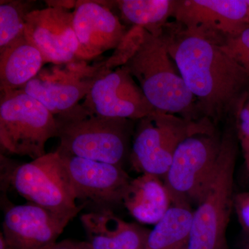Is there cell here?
<instances>
[{
  "mask_svg": "<svg viewBox=\"0 0 249 249\" xmlns=\"http://www.w3.org/2000/svg\"><path fill=\"white\" fill-rule=\"evenodd\" d=\"M91 249H145L150 231L117 217L109 209L82 214Z\"/></svg>",
  "mask_w": 249,
  "mask_h": 249,
  "instance_id": "2e32d148",
  "label": "cell"
},
{
  "mask_svg": "<svg viewBox=\"0 0 249 249\" xmlns=\"http://www.w3.org/2000/svg\"><path fill=\"white\" fill-rule=\"evenodd\" d=\"M240 248L241 249H249V235H245L242 237L240 242Z\"/></svg>",
  "mask_w": 249,
  "mask_h": 249,
  "instance_id": "484cf974",
  "label": "cell"
},
{
  "mask_svg": "<svg viewBox=\"0 0 249 249\" xmlns=\"http://www.w3.org/2000/svg\"><path fill=\"white\" fill-rule=\"evenodd\" d=\"M73 29L78 39V60H90L116 49L127 31L110 8L96 1H77Z\"/></svg>",
  "mask_w": 249,
  "mask_h": 249,
  "instance_id": "9a60e30c",
  "label": "cell"
},
{
  "mask_svg": "<svg viewBox=\"0 0 249 249\" xmlns=\"http://www.w3.org/2000/svg\"><path fill=\"white\" fill-rule=\"evenodd\" d=\"M137 121L129 156L131 166L137 173L159 178L165 176L185 139L214 124L207 119L189 121L157 109Z\"/></svg>",
  "mask_w": 249,
  "mask_h": 249,
  "instance_id": "ba28073f",
  "label": "cell"
},
{
  "mask_svg": "<svg viewBox=\"0 0 249 249\" xmlns=\"http://www.w3.org/2000/svg\"><path fill=\"white\" fill-rule=\"evenodd\" d=\"M73 22V12L66 8L49 6L36 9L26 17L24 36L39 49L46 63L66 65L78 60Z\"/></svg>",
  "mask_w": 249,
  "mask_h": 249,
  "instance_id": "4fadbf2b",
  "label": "cell"
},
{
  "mask_svg": "<svg viewBox=\"0 0 249 249\" xmlns=\"http://www.w3.org/2000/svg\"><path fill=\"white\" fill-rule=\"evenodd\" d=\"M1 181L31 204L60 216L74 218L85 207L77 205L76 192L61 156L55 151L29 163H7Z\"/></svg>",
  "mask_w": 249,
  "mask_h": 249,
  "instance_id": "5b68a950",
  "label": "cell"
},
{
  "mask_svg": "<svg viewBox=\"0 0 249 249\" xmlns=\"http://www.w3.org/2000/svg\"><path fill=\"white\" fill-rule=\"evenodd\" d=\"M219 46L249 73V27L226 37Z\"/></svg>",
  "mask_w": 249,
  "mask_h": 249,
  "instance_id": "603a6c76",
  "label": "cell"
},
{
  "mask_svg": "<svg viewBox=\"0 0 249 249\" xmlns=\"http://www.w3.org/2000/svg\"><path fill=\"white\" fill-rule=\"evenodd\" d=\"M49 249H91L88 242L65 240L57 242Z\"/></svg>",
  "mask_w": 249,
  "mask_h": 249,
  "instance_id": "d4e9b609",
  "label": "cell"
},
{
  "mask_svg": "<svg viewBox=\"0 0 249 249\" xmlns=\"http://www.w3.org/2000/svg\"><path fill=\"white\" fill-rule=\"evenodd\" d=\"M193 212L191 209L172 205L149 232L145 249H186Z\"/></svg>",
  "mask_w": 249,
  "mask_h": 249,
  "instance_id": "ffe728a7",
  "label": "cell"
},
{
  "mask_svg": "<svg viewBox=\"0 0 249 249\" xmlns=\"http://www.w3.org/2000/svg\"><path fill=\"white\" fill-rule=\"evenodd\" d=\"M36 1H1L0 4V51L23 37L26 17L34 10Z\"/></svg>",
  "mask_w": 249,
  "mask_h": 249,
  "instance_id": "44dd1931",
  "label": "cell"
},
{
  "mask_svg": "<svg viewBox=\"0 0 249 249\" xmlns=\"http://www.w3.org/2000/svg\"><path fill=\"white\" fill-rule=\"evenodd\" d=\"M107 68L106 62L89 66L83 60L66 64L65 67L56 65L42 69L22 90L55 116L80 104L98 77Z\"/></svg>",
  "mask_w": 249,
  "mask_h": 249,
  "instance_id": "9c48e42d",
  "label": "cell"
},
{
  "mask_svg": "<svg viewBox=\"0 0 249 249\" xmlns=\"http://www.w3.org/2000/svg\"><path fill=\"white\" fill-rule=\"evenodd\" d=\"M123 67L137 82L157 110L189 121L205 119L161 36L152 35L143 29L138 46Z\"/></svg>",
  "mask_w": 249,
  "mask_h": 249,
  "instance_id": "7a4b0ae2",
  "label": "cell"
},
{
  "mask_svg": "<svg viewBox=\"0 0 249 249\" xmlns=\"http://www.w3.org/2000/svg\"><path fill=\"white\" fill-rule=\"evenodd\" d=\"M161 37L205 119L214 125L231 119L249 91V73L220 46L194 35L176 21Z\"/></svg>",
  "mask_w": 249,
  "mask_h": 249,
  "instance_id": "6da1fadb",
  "label": "cell"
},
{
  "mask_svg": "<svg viewBox=\"0 0 249 249\" xmlns=\"http://www.w3.org/2000/svg\"><path fill=\"white\" fill-rule=\"evenodd\" d=\"M59 154L66 165L77 199L101 206L123 203L132 178L122 166Z\"/></svg>",
  "mask_w": 249,
  "mask_h": 249,
  "instance_id": "5bb4252c",
  "label": "cell"
},
{
  "mask_svg": "<svg viewBox=\"0 0 249 249\" xmlns=\"http://www.w3.org/2000/svg\"><path fill=\"white\" fill-rule=\"evenodd\" d=\"M247 2L249 5V0H247Z\"/></svg>",
  "mask_w": 249,
  "mask_h": 249,
  "instance_id": "83f0119b",
  "label": "cell"
},
{
  "mask_svg": "<svg viewBox=\"0 0 249 249\" xmlns=\"http://www.w3.org/2000/svg\"><path fill=\"white\" fill-rule=\"evenodd\" d=\"M58 137L55 116L24 90L1 92L0 146L1 155H45L49 139Z\"/></svg>",
  "mask_w": 249,
  "mask_h": 249,
  "instance_id": "52a82bcc",
  "label": "cell"
},
{
  "mask_svg": "<svg viewBox=\"0 0 249 249\" xmlns=\"http://www.w3.org/2000/svg\"><path fill=\"white\" fill-rule=\"evenodd\" d=\"M73 219L33 204L8 205L4 211L0 249H49Z\"/></svg>",
  "mask_w": 249,
  "mask_h": 249,
  "instance_id": "7c38bea8",
  "label": "cell"
},
{
  "mask_svg": "<svg viewBox=\"0 0 249 249\" xmlns=\"http://www.w3.org/2000/svg\"><path fill=\"white\" fill-rule=\"evenodd\" d=\"M221 139L212 124L179 144L163 177L173 206L192 209L202 201L217 166Z\"/></svg>",
  "mask_w": 249,
  "mask_h": 249,
  "instance_id": "8992f818",
  "label": "cell"
},
{
  "mask_svg": "<svg viewBox=\"0 0 249 249\" xmlns=\"http://www.w3.org/2000/svg\"><path fill=\"white\" fill-rule=\"evenodd\" d=\"M225 124L217 166L206 196L193 212L186 249H227V230L234 209V173L239 142L232 119Z\"/></svg>",
  "mask_w": 249,
  "mask_h": 249,
  "instance_id": "277c9868",
  "label": "cell"
},
{
  "mask_svg": "<svg viewBox=\"0 0 249 249\" xmlns=\"http://www.w3.org/2000/svg\"><path fill=\"white\" fill-rule=\"evenodd\" d=\"M123 203L134 219L147 224H157L173 205L163 181L150 174L132 178Z\"/></svg>",
  "mask_w": 249,
  "mask_h": 249,
  "instance_id": "e0dca14e",
  "label": "cell"
},
{
  "mask_svg": "<svg viewBox=\"0 0 249 249\" xmlns=\"http://www.w3.org/2000/svg\"><path fill=\"white\" fill-rule=\"evenodd\" d=\"M80 103L93 114L134 121L156 110L137 82L123 66L105 70Z\"/></svg>",
  "mask_w": 249,
  "mask_h": 249,
  "instance_id": "30bf717a",
  "label": "cell"
},
{
  "mask_svg": "<svg viewBox=\"0 0 249 249\" xmlns=\"http://www.w3.org/2000/svg\"><path fill=\"white\" fill-rule=\"evenodd\" d=\"M55 118L59 153L122 167L129 158L134 121L93 114L81 103Z\"/></svg>",
  "mask_w": 249,
  "mask_h": 249,
  "instance_id": "3957f363",
  "label": "cell"
},
{
  "mask_svg": "<svg viewBox=\"0 0 249 249\" xmlns=\"http://www.w3.org/2000/svg\"><path fill=\"white\" fill-rule=\"evenodd\" d=\"M173 18L194 35L220 45L249 27L247 0H178Z\"/></svg>",
  "mask_w": 249,
  "mask_h": 249,
  "instance_id": "8fae6325",
  "label": "cell"
},
{
  "mask_svg": "<svg viewBox=\"0 0 249 249\" xmlns=\"http://www.w3.org/2000/svg\"><path fill=\"white\" fill-rule=\"evenodd\" d=\"M232 121L247 171L249 168V91L239 103Z\"/></svg>",
  "mask_w": 249,
  "mask_h": 249,
  "instance_id": "7402d4cb",
  "label": "cell"
},
{
  "mask_svg": "<svg viewBox=\"0 0 249 249\" xmlns=\"http://www.w3.org/2000/svg\"><path fill=\"white\" fill-rule=\"evenodd\" d=\"M247 178H248V181H249V168L248 170H247Z\"/></svg>",
  "mask_w": 249,
  "mask_h": 249,
  "instance_id": "4316f807",
  "label": "cell"
},
{
  "mask_svg": "<svg viewBox=\"0 0 249 249\" xmlns=\"http://www.w3.org/2000/svg\"><path fill=\"white\" fill-rule=\"evenodd\" d=\"M114 2L127 24L160 36L168 19L173 18L178 0H120Z\"/></svg>",
  "mask_w": 249,
  "mask_h": 249,
  "instance_id": "d6986e66",
  "label": "cell"
},
{
  "mask_svg": "<svg viewBox=\"0 0 249 249\" xmlns=\"http://www.w3.org/2000/svg\"><path fill=\"white\" fill-rule=\"evenodd\" d=\"M233 208L244 234L249 235V192L235 195Z\"/></svg>",
  "mask_w": 249,
  "mask_h": 249,
  "instance_id": "cb8c5ba5",
  "label": "cell"
},
{
  "mask_svg": "<svg viewBox=\"0 0 249 249\" xmlns=\"http://www.w3.org/2000/svg\"><path fill=\"white\" fill-rule=\"evenodd\" d=\"M46 63L39 49L24 36L0 51V91L21 90Z\"/></svg>",
  "mask_w": 249,
  "mask_h": 249,
  "instance_id": "ac0fdd59",
  "label": "cell"
}]
</instances>
